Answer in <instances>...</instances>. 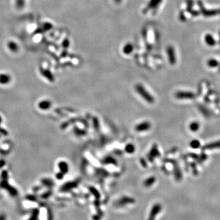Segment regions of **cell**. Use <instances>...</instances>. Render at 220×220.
Here are the masks:
<instances>
[{"label": "cell", "mask_w": 220, "mask_h": 220, "mask_svg": "<svg viewBox=\"0 0 220 220\" xmlns=\"http://www.w3.org/2000/svg\"><path fill=\"white\" fill-rule=\"evenodd\" d=\"M135 90L138 92L142 98L149 103H153L155 99L153 97L146 89V88L140 84H138L135 86Z\"/></svg>", "instance_id": "6da1fadb"}, {"label": "cell", "mask_w": 220, "mask_h": 220, "mask_svg": "<svg viewBox=\"0 0 220 220\" xmlns=\"http://www.w3.org/2000/svg\"><path fill=\"white\" fill-rule=\"evenodd\" d=\"M175 97L177 99H194L195 94L192 92L188 91H177L175 92Z\"/></svg>", "instance_id": "7a4b0ae2"}, {"label": "cell", "mask_w": 220, "mask_h": 220, "mask_svg": "<svg viewBox=\"0 0 220 220\" xmlns=\"http://www.w3.org/2000/svg\"><path fill=\"white\" fill-rule=\"evenodd\" d=\"M151 128V124L149 121H144L137 124L135 127V130L138 132L148 131Z\"/></svg>", "instance_id": "3957f363"}, {"label": "cell", "mask_w": 220, "mask_h": 220, "mask_svg": "<svg viewBox=\"0 0 220 220\" xmlns=\"http://www.w3.org/2000/svg\"><path fill=\"white\" fill-rule=\"evenodd\" d=\"M161 208H162V207H161V204L158 203L154 204L151 209V211L150 212V214H149L148 220H155L157 215L161 211Z\"/></svg>", "instance_id": "277c9868"}, {"label": "cell", "mask_w": 220, "mask_h": 220, "mask_svg": "<svg viewBox=\"0 0 220 220\" xmlns=\"http://www.w3.org/2000/svg\"><path fill=\"white\" fill-rule=\"evenodd\" d=\"M160 155V152L158 150V147H157V145H153L152 146L151 148V150H150L148 154V158L149 161L150 162H152V161H153L154 158H155L156 157H158Z\"/></svg>", "instance_id": "5b68a950"}, {"label": "cell", "mask_w": 220, "mask_h": 220, "mask_svg": "<svg viewBox=\"0 0 220 220\" xmlns=\"http://www.w3.org/2000/svg\"><path fill=\"white\" fill-rule=\"evenodd\" d=\"M135 202V199L133 198L130 197H126V196H124V197H121L119 200L117 202V206H124V205L125 204H131L134 203Z\"/></svg>", "instance_id": "8992f818"}, {"label": "cell", "mask_w": 220, "mask_h": 220, "mask_svg": "<svg viewBox=\"0 0 220 220\" xmlns=\"http://www.w3.org/2000/svg\"><path fill=\"white\" fill-rule=\"evenodd\" d=\"M216 149H220V141L208 143L202 147V150H212Z\"/></svg>", "instance_id": "52a82bcc"}, {"label": "cell", "mask_w": 220, "mask_h": 220, "mask_svg": "<svg viewBox=\"0 0 220 220\" xmlns=\"http://www.w3.org/2000/svg\"><path fill=\"white\" fill-rule=\"evenodd\" d=\"M58 168H59L60 172L65 174L69 172V167L67 162L64 161H61L58 163Z\"/></svg>", "instance_id": "ba28073f"}, {"label": "cell", "mask_w": 220, "mask_h": 220, "mask_svg": "<svg viewBox=\"0 0 220 220\" xmlns=\"http://www.w3.org/2000/svg\"><path fill=\"white\" fill-rule=\"evenodd\" d=\"M51 106V102L50 100H42L39 103V107L42 110H47L50 109Z\"/></svg>", "instance_id": "9c48e42d"}, {"label": "cell", "mask_w": 220, "mask_h": 220, "mask_svg": "<svg viewBox=\"0 0 220 220\" xmlns=\"http://www.w3.org/2000/svg\"><path fill=\"white\" fill-rule=\"evenodd\" d=\"M77 182H67L65 185H64L62 187V190L63 191H67L72 188H74L77 186Z\"/></svg>", "instance_id": "30bf717a"}, {"label": "cell", "mask_w": 220, "mask_h": 220, "mask_svg": "<svg viewBox=\"0 0 220 220\" xmlns=\"http://www.w3.org/2000/svg\"><path fill=\"white\" fill-rule=\"evenodd\" d=\"M155 180H156V178H155V177H153V176H151V177L146 179L145 181L144 182V185L146 187L149 188V187H150L152 185L154 184V183L155 182Z\"/></svg>", "instance_id": "8fae6325"}, {"label": "cell", "mask_w": 220, "mask_h": 220, "mask_svg": "<svg viewBox=\"0 0 220 220\" xmlns=\"http://www.w3.org/2000/svg\"><path fill=\"white\" fill-rule=\"evenodd\" d=\"M125 151L126 153L131 154L133 153L135 151V147L133 144L129 143V144H127L125 147Z\"/></svg>", "instance_id": "7c38bea8"}, {"label": "cell", "mask_w": 220, "mask_h": 220, "mask_svg": "<svg viewBox=\"0 0 220 220\" xmlns=\"http://www.w3.org/2000/svg\"><path fill=\"white\" fill-rule=\"evenodd\" d=\"M10 81V78L7 75H0V83L1 84H7Z\"/></svg>", "instance_id": "4fadbf2b"}, {"label": "cell", "mask_w": 220, "mask_h": 220, "mask_svg": "<svg viewBox=\"0 0 220 220\" xmlns=\"http://www.w3.org/2000/svg\"><path fill=\"white\" fill-rule=\"evenodd\" d=\"M189 128L192 131H197L199 128V124L197 122H193L190 124Z\"/></svg>", "instance_id": "5bb4252c"}, {"label": "cell", "mask_w": 220, "mask_h": 220, "mask_svg": "<svg viewBox=\"0 0 220 220\" xmlns=\"http://www.w3.org/2000/svg\"><path fill=\"white\" fill-rule=\"evenodd\" d=\"M103 163H104L105 164H116V161L114 158H112V157L109 156V157H106L105 158H104V160H103Z\"/></svg>", "instance_id": "9a60e30c"}, {"label": "cell", "mask_w": 220, "mask_h": 220, "mask_svg": "<svg viewBox=\"0 0 220 220\" xmlns=\"http://www.w3.org/2000/svg\"><path fill=\"white\" fill-rule=\"evenodd\" d=\"M190 145L193 149H197L200 147L201 144L199 141L194 139V140H193L192 141H191Z\"/></svg>", "instance_id": "2e32d148"}, {"label": "cell", "mask_w": 220, "mask_h": 220, "mask_svg": "<svg viewBox=\"0 0 220 220\" xmlns=\"http://www.w3.org/2000/svg\"><path fill=\"white\" fill-rule=\"evenodd\" d=\"M8 47L9 48L10 50L13 51H16L18 50V46L15 43H14L13 42H10L8 43Z\"/></svg>", "instance_id": "e0dca14e"}, {"label": "cell", "mask_w": 220, "mask_h": 220, "mask_svg": "<svg viewBox=\"0 0 220 220\" xmlns=\"http://www.w3.org/2000/svg\"><path fill=\"white\" fill-rule=\"evenodd\" d=\"M91 190V192L93 193V194H94V195H95V196H96V197H100V194H99L98 192V191H97L95 189V188H91V190Z\"/></svg>", "instance_id": "ac0fdd59"}, {"label": "cell", "mask_w": 220, "mask_h": 220, "mask_svg": "<svg viewBox=\"0 0 220 220\" xmlns=\"http://www.w3.org/2000/svg\"><path fill=\"white\" fill-rule=\"evenodd\" d=\"M64 177V174H63L61 172H58V173L56 174V178L58 179H62Z\"/></svg>", "instance_id": "d6986e66"}, {"label": "cell", "mask_w": 220, "mask_h": 220, "mask_svg": "<svg viewBox=\"0 0 220 220\" xmlns=\"http://www.w3.org/2000/svg\"><path fill=\"white\" fill-rule=\"evenodd\" d=\"M141 163L144 167H146V166H147V163H146V161L144 159H142L141 160Z\"/></svg>", "instance_id": "ffe728a7"}, {"label": "cell", "mask_w": 220, "mask_h": 220, "mask_svg": "<svg viewBox=\"0 0 220 220\" xmlns=\"http://www.w3.org/2000/svg\"><path fill=\"white\" fill-rule=\"evenodd\" d=\"M1 116H0V123H1Z\"/></svg>", "instance_id": "44dd1931"}]
</instances>
